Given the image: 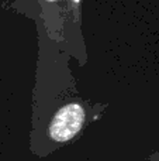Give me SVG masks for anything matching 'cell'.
<instances>
[{
	"instance_id": "obj_1",
	"label": "cell",
	"mask_w": 159,
	"mask_h": 161,
	"mask_svg": "<svg viewBox=\"0 0 159 161\" xmlns=\"http://www.w3.org/2000/svg\"><path fill=\"white\" fill-rule=\"evenodd\" d=\"M89 120V108L82 100H68L58 106L45 127V140L49 144L47 153L72 143L85 130Z\"/></svg>"
},
{
	"instance_id": "obj_2",
	"label": "cell",
	"mask_w": 159,
	"mask_h": 161,
	"mask_svg": "<svg viewBox=\"0 0 159 161\" xmlns=\"http://www.w3.org/2000/svg\"><path fill=\"white\" fill-rule=\"evenodd\" d=\"M44 11H48L49 19L58 20L59 31L62 33V25L68 16V2L66 0H38Z\"/></svg>"
},
{
	"instance_id": "obj_4",
	"label": "cell",
	"mask_w": 159,
	"mask_h": 161,
	"mask_svg": "<svg viewBox=\"0 0 159 161\" xmlns=\"http://www.w3.org/2000/svg\"><path fill=\"white\" fill-rule=\"evenodd\" d=\"M149 161H159V150L156 151V153H154L152 156H149Z\"/></svg>"
},
{
	"instance_id": "obj_3",
	"label": "cell",
	"mask_w": 159,
	"mask_h": 161,
	"mask_svg": "<svg viewBox=\"0 0 159 161\" xmlns=\"http://www.w3.org/2000/svg\"><path fill=\"white\" fill-rule=\"evenodd\" d=\"M68 2V16H70L72 21L79 23L80 20L82 0H66Z\"/></svg>"
}]
</instances>
